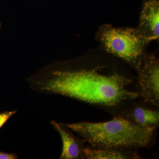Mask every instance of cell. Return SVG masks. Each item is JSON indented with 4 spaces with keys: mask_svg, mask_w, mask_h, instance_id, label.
<instances>
[{
    "mask_svg": "<svg viewBox=\"0 0 159 159\" xmlns=\"http://www.w3.org/2000/svg\"><path fill=\"white\" fill-rule=\"evenodd\" d=\"M104 66L91 68L44 69L28 79L32 90L59 95L82 101L116 116L126 106L139 99L131 78L117 71L107 73Z\"/></svg>",
    "mask_w": 159,
    "mask_h": 159,
    "instance_id": "6da1fadb",
    "label": "cell"
},
{
    "mask_svg": "<svg viewBox=\"0 0 159 159\" xmlns=\"http://www.w3.org/2000/svg\"><path fill=\"white\" fill-rule=\"evenodd\" d=\"M66 125L94 147H115L137 149L154 144L156 127H142L121 116L107 122H82Z\"/></svg>",
    "mask_w": 159,
    "mask_h": 159,
    "instance_id": "7a4b0ae2",
    "label": "cell"
},
{
    "mask_svg": "<svg viewBox=\"0 0 159 159\" xmlns=\"http://www.w3.org/2000/svg\"><path fill=\"white\" fill-rule=\"evenodd\" d=\"M99 35L107 51L122 58L136 70L150 42L138 29H115L104 26Z\"/></svg>",
    "mask_w": 159,
    "mask_h": 159,
    "instance_id": "3957f363",
    "label": "cell"
},
{
    "mask_svg": "<svg viewBox=\"0 0 159 159\" xmlns=\"http://www.w3.org/2000/svg\"><path fill=\"white\" fill-rule=\"evenodd\" d=\"M137 85L139 99L159 107V64L152 54H144L136 70Z\"/></svg>",
    "mask_w": 159,
    "mask_h": 159,
    "instance_id": "277c9868",
    "label": "cell"
},
{
    "mask_svg": "<svg viewBox=\"0 0 159 159\" xmlns=\"http://www.w3.org/2000/svg\"><path fill=\"white\" fill-rule=\"evenodd\" d=\"M158 107L139 99L126 106L117 116L124 117L142 127L158 128Z\"/></svg>",
    "mask_w": 159,
    "mask_h": 159,
    "instance_id": "5b68a950",
    "label": "cell"
},
{
    "mask_svg": "<svg viewBox=\"0 0 159 159\" xmlns=\"http://www.w3.org/2000/svg\"><path fill=\"white\" fill-rule=\"evenodd\" d=\"M51 123L62 139V149L59 159H85V140L76 136L65 123L55 120Z\"/></svg>",
    "mask_w": 159,
    "mask_h": 159,
    "instance_id": "8992f818",
    "label": "cell"
},
{
    "mask_svg": "<svg viewBox=\"0 0 159 159\" xmlns=\"http://www.w3.org/2000/svg\"><path fill=\"white\" fill-rule=\"evenodd\" d=\"M138 29L152 41L159 36V2L157 0H149L143 6Z\"/></svg>",
    "mask_w": 159,
    "mask_h": 159,
    "instance_id": "52a82bcc",
    "label": "cell"
},
{
    "mask_svg": "<svg viewBox=\"0 0 159 159\" xmlns=\"http://www.w3.org/2000/svg\"><path fill=\"white\" fill-rule=\"evenodd\" d=\"M85 159H137L140 156L137 149L115 147H94L86 146Z\"/></svg>",
    "mask_w": 159,
    "mask_h": 159,
    "instance_id": "ba28073f",
    "label": "cell"
},
{
    "mask_svg": "<svg viewBox=\"0 0 159 159\" xmlns=\"http://www.w3.org/2000/svg\"><path fill=\"white\" fill-rule=\"evenodd\" d=\"M17 112V111H5L0 113V129L12 116Z\"/></svg>",
    "mask_w": 159,
    "mask_h": 159,
    "instance_id": "9c48e42d",
    "label": "cell"
},
{
    "mask_svg": "<svg viewBox=\"0 0 159 159\" xmlns=\"http://www.w3.org/2000/svg\"><path fill=\"white\" fill-rule=\"evenodd\" d=\"M18 156L16 154L6 153L0 151V159H16Z\"/></svg>",
    "mask_w": 159,
    "mask_h": 159,
    "instance_id": "30bf717a",
    "label": "cell"
},
{
    "mask_svg": "<svg viewBox=\"0 0 159 159\" xmlns=\"http://www.w3.org/2000/svg\"><path fill=\"white\" fill-rule=\"evenodd\" d=\"M1 23L0 22V29H1Z\"/></svg>",
    "mask_w": 159,
    "mask_h": 159,
    "instance_id": "8fae6325",
    "label": "cell"
}]
</instances>
